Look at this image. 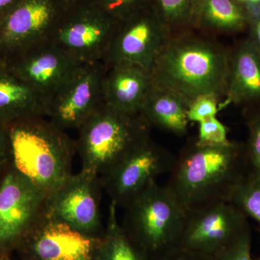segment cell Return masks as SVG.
<instances>
[{"label": "cell", "instance_id": "cell-31", "mask_svg": "<svg viewBox=\"0 0 260 260\" xmlns=\"http://www.w3.org/2000/svg\"><path fill=\"white\" fill-rule=\"evenodd\" d=\"M248 29L249 37L247 39L260 54V15L251 18Z\"/></svg>", "mask_w": 260, "mask_h": 260}, {"label": "cell", "instance_id": "cell-3", "mask_svg": "<svg viewBox=\"0 0 260 260\" xmlns=\"http://www.w3.org/2000/svg\"><path fill=\"white\" fill-rule=\"evenodd\" d=\"M43 116L27 118L8 125L13 164L48 195L73 175L76 142Z\"/></svg>", "mask_w": 260, "mask_h": 260}, {"label": "cell", "instance_id": "cell-28", "mask_svg": "<svg viewBox=\"0 0 260 260\" xmlns=\"http://www.w3.org/2000/svg\"><path fill=\"white\" fill-rule=\"evenodd\" d=\"M251 246V234L249 227L234 242L212 257V260H252Z\"/></svg>", "mask_w": 260, "mask_h": 260}, {"label": "cell", "instance_id": "cell-22", "mask_svg": "<svg viewBox=\"0 0 260 260\" xmlns=\"http://www.w3.org/2000/svg\"><path fill=\"white\" fill-rule=\"evenodd\" d=\"M229 202L246 217L260 223V175L247 173L233 191Z\"/></svg>", "mask_w": 260, "mask_h": 260}, {"label": "cell", "instance_id": "cell-9", "mask_svg": "<svg viewBox=\"0 0 260 260\" xmlns=\"http://www.w3.org/2000/svg\"><path fill=\"white\" fill-rule=\"evenodd\" d=\"M102 62L80 64L56 90L47 106V118L66 132L79 129L104 104Z\"/></svg>", "mask_w": 260, "mask_h": 260}, {"label": "cell", "instance_id": "cell-2", "mask_svg": "<svg viewBox=\"0 0 260 260\" xmlns=\"http://www.w3.org/2000/svg\"><path fill=\"white\" fill-rule=\"evenodd\" d=\"M248 173L244 144L221 146L188 143L176 156L167 188L187 213L218 202H229Z\"/></svg>", "mask_w": 260, "mask_h": 260}, {"label": "cell", "instance_id": "cell-38", "mask_svg": "<svg viewBox=\"0 0 260 260\" xmlns=\"http://www.w3.org/2000/svg\"><path fill=\"white\" fill-rule=\"evenodd\" d=\"M257 260H260V258H259V259H257Z\"/></svg>", "mask_w": 260, "mask_h": 260}, {"label": "cell", "instance_id": "cell-19", "mask_svg": "<svg viewBox=\"0 0 260 260\" xmlns=\"http://www.w3.org/2000/svg\"><path fill=\"white\" fill-rule=\"evenodd\" d=\"M251 16L236 0H194L189 28L200 32L236 34L249 28Z\"/></svg>", "mask_w": 260, "mask_h": 260}, {"label": "cell", "instance_id": "cell-12", "mask_svg": "<svg viewBox=\"0 0 260 260\" xmlns=\"http://www.w3.org/2000/svg\"><path fill=\"white\" fill-rule=\"evenodd\" d=\"M68 5L64 0H21L0 20V58L49 40Z\"/></svg>", "mask_w": 260, "mask_h": 260}, {"label": "cell", "instance_id": "cell-17", "mask_svg": "<svg viewBox=\"0 0 260 260\" xmlns=\"http://www.w3.org/2000/svg\"><path fill=\"white\" fill-rule=\"evenodd\" d=\"M225 98L221 109L228 104L245 108L260 104V54L247 39L231 51Z\"/></svg>", "mask_w": 260, "mask_h": 260}, {"label": "cell", "instance_id": "cell-33", "mask_svg": "<svg viewBox=\"0 0 260 260\" xmlns=\"http://www.w3.org/2000/svg\"><path fill=\"white\" fill-rule=\"evenodd\" d=\"M21 0H0V20L8 14Z\"/></svg>", "mask_w": 260, "mask_h": 260}, {"label": "cell", "instance_id": "cell-37", "mask_svg": "<svg viewBox=\"0 0 260 260\" xmlns=\"http://www.w3.org/2000/svg\"><path fill=\"white\" fill-rule=\"evenodd\" d=\"M3 169H0V173H1L2 171H3Z\"/></svg>", "mask_w": 260, "mask_h": 260}, {"label": "cell", "instance_id": "cell-29", "mask_svg": "<svg viewBox=\"0 0 260 260\" xmlns=\"http://www.w3.org/2000/svg\"><path fill=\"white\" fill-rule=\"evenodd\" d=\"M13 162L11 139L8 126L0 122V169Z\"/></svg>", "mask_w": 260, "mask_h": 260}, {"label": "cell", "instance_id": "cell-26", "mask_svg": "<svg viewBox=\"0 0 260 260\" xmlns=\"http://www.w3.org/2000/svg\"><path fill=\"white\" fill-rule=\"evenodd\" d=\"M104 13L120 22L148 4L150 0H91Z\"/></svg>", "mask_w": 260, "mask_h": 260}, {"label": "cell", "instance_id": "cell-7", "mask_svg": "<svg viewBox=\"0 0 260 260\" xmlns=\"http://www.w3.org/2000/svg\"><path fill=\"white\" fill-rule=\"evenodd\" d=\"M49 196L13 166L0 173V253L10 255L47 214Z\"/></svg>", "mask_w": 260, "mask_h": 260}, {"label": "cell", "instance_id": "cell-23", "mask_svg": "<svg viewBox=\"0 0 260 260\" xmlns=\"http://www.w3.org/2000/svg\"><path fill=\"white\" fill-rule=\"evenodd\" d=\"M159 17L171 32L189 28L194 0H150Z\"/></svg>", "mask_w": 260, "mask_h": 260}, {"label": "cell", "instance_id": "cell-6", "mask_svg": "<svg viewBox=\"0 0 260 260\" xmlns=\"http://www.w3.org/2000/svg\"><path fill=\"white\" fill-rule=\"evenodd\" d=\"M119 22L91 0L67 6L49 40L80 64L104 60Z\"/></svg>", "mask_w": 260, "mask_h": 260}, {"label": "cell", "instance_id": "cell-8", "mask_svg": "<svg viewBox=\"0 0 260 260\" xmlns=\"http://www.w3.org/2000/svg\"><path fill=\"white\" fill-rule=\"evenodd\" d=\"M170 34L150 0L119 22L103 63L136 64L150 72Z\"/></svg>", "mask_w": 260, "mask_h": 260}, {"label": "cell", "instance_id": "cell-18", "mask_svg": "<svg viewBox=\"0 0 260 260\" xmlns=\"http://www.w3.org/2000/svg\"><path fill=\"white\" fill-rule=\"evenodd\" d=\"M34 116L47 117L45 104L0 59V122L8 126Z\"/></svg>", "mask_w": 260, "mask_h": 260}, {"label": "cell", "instance_id": "cell-25", "mask_svg": "<svg viewBox=\"0 0 260 260\" xmlns=\"http://www.w3.org/2000/svg\"><path fill=\"white\" fill-rule=\"evenodd\" d=\"M196 142L206 146H221L232 141L228 138L226 126L215 116L199 123V134Z\"/></svg>", "mask_w": 260, "mask_h": 260}, {"label": "cell", "instance_id": "cell-14", "mask_svg": "<svg viewBox=\"0 0 260 260\" xmlns=\"http://www.w3.org/2000/svg\"><path fill=\"white\" fill-rule=\"evenodd\" d=\"M102 237L87 235L47 214L15 251L21 260H97Z\"/></svg>", "mask_w": 260, "mask_h": 260}, {"label": "cell", "instance_id": "cell-35", "mask_svg": "<svg viewBox=\"0 0 260 260\" xmlns=\"http://www.w3.org/2000/svg\"><path fill=\"white\" fill-rule=\"evenodd\" d=\"M68 4H70V3H75V2L78 1V0H64Z\"/></svg>", "mask_w": 260, "mask_h": 260}, {"label": "cell", "instance_id": "cell-1", "mask_svg": "<svg viewBox=\"0 0 260 260\" xmlns=\"http://www.w3.org/2000/svg\"><path fill=\"white\" fill-rule=\"evenodd\" d=\"M230 53L194 29L171 32L150 68L152 83L177 93L189 105L200 95L220 99L226 95Z\"/></svg>", "mask_w": 260, "mask_h": 260}, {"label": "cell", "instance_id": "cell-20", "mask_svg": "<svg viewBox=\"0 0 260 260\" xmlns=\"http://www.w3.org/2000/svg\"><path fill=\"white\" fill-rule=\"evenodd\" d=\"M188 107L177 93L152 84L140 115L149 126L181 137L187 133Z\"/></svg>", "mask_w": 260, "mask_h": 260}, {"label": "cell", "instance_id": "cell-24", "mask_svg": "<svg viewBox=\"0 0 260 260\" xmlns=\"http://www.w3.org/2000/svg\"><path fill=\"white\" fill-rule=\"evenodd\" d=\"M248 127L245 148L248 173L260 175V104L244 108Z\"/></svg>", "mask_w": 260, "mask_h": 260}, {"label": "cell", "instance_id": "cell-21", "mask_svg": "<svg viewBox=\"0 0 260 260\" xmlns=\"http://www.w3.org/2000/svg\"><path fill=\"white\" fill-rule=\"evenodd\" d=\"M115 203L111 201L97 260H150L119 223Z\"/></svg>", "mask_w": 260, "mask_h": 260}, {"label": "cell", "instance_id": "cell-30", "mask_svg": "<svg viewBox=\"0 0 260 260\" xmlns=\"http://www.w3.org/2000/svg\"><path fill=\"white\" fill-rule=\"evenodd\" d=\"M158 260H212V258L176 246Z\"/></svg>", "mask_w": 260, "mask_h": 260}, {"label": "cell", "instance_id": "cell-10", "mask_svg": "<svg viewBox=\"0 0 260 260\" xmlns=\"http://www.w3.org/2000/svg\"><path fill=\"white\" fill-rule=\"evenodd\" d=\"M175 160V155L149 138L100 176L103 188L116 206L124 208L158 176L171 172Z\"/></svg>", "mask_w": 260, "mask_h": 260}, {"label": "cell", "instance_id": "cell-36", "mask_svg": "<svg viewBox=\"0 0 260 260\" xmlns=\"http://www.w3.org/2000/svg\"><path fill=\"white\" fill-rule=\"evenodd\" d=\"M5 260H11V259H10V256H8V257L7 258V259Z\"/></svg>", "mask_w": 260, "mask_h": 260}, {"label": "cell", "instance_id": "cell-5", "mask_svg": "<svg viewBox=\"0 0 260 260\" xmlns=\"http://www.w3.org/2000/svg\"><path fill=\"white\" fill-rule=\"evenodd\" d=\"M124 208L121 225L149 259L178 246L186 212L167 186L152 181Z\"/></svg>", "mask_w": 260, "mask_h": 260}, {"label": "cell", "instance_id": "cell-4", "mask_svg": "<svg viewBox=\"0 0 260 260\" xmlns=\"http://www.w3.org/2000/svg\"><path fill=\"white\" fill-rule=\"evenodd\" d=\"M78 132L75 142L82 169L99 176L150 138V126L140 114L118 112L104 104Z\"/></svg>", "mask_w": 260, "mask_h": 260}, {"label": "cell", "instance_id": "cell-32", "mask_svg": "<svg viewBox=\"0 0 260 260\" xmlns=\"http://www.w3.org/2000/svg\"><path fill=\"white\" fill-rule=\"evenodd\" d=\"M250 15L251 18L260 15V0H236Z\"/></svg>", "mask_w": 260, "mask_h": 260}, {"label": "cell", "instance_id": "cell-13", "mask_svg": "<svg viewBox=\"0 0 260 260\" xmlns=\"http://www.w3.org/2000/svg\"><path fill=\"white\" fill-rule=\"evenodd\" d=\"M103 189L100 176L81 169L49 197L47 214L83 234L102 237Z\"/></svg>", "mask_w": 260, "mask_h": 260}, {"label": "cell", "instance_id": "cell-27", "mask_svg": "<svg viewBox=\"0 0 260 260\" xmlns=\"http://www.w3.org/2000/svg\"><path fill=\"white\" fill-rule=\"evenodd\" d=\"M220 99L213 95H200L189 104L187 110L189 121L200 123L215 117L220 108L218 107Z\"/></svg>", "mask_w": 260, "mask_h": 260}, {"label": "cell", "instance_id": "cell-11", "mask_svg": "<svg viewBox=\"0 0 260 260\" xmlns=\"http://www.w3.org/2000/svg\"><path fill=\"white\" fill-rule=\"evenodd\" d=\"M249 227L237 207L218 202L186 213L178 246L212 258Z\"/></svg>", "mask_w": 260, "mask_h": 260}, {"label": "cell", "instance_id": "cell-34", "mask_svg": "<svg viewBox=\"0 0 260 260\" xmlns=\"http://www.w3.org/2000/svg\"><path fill=\"white\" fill-rule=\"evenodd\" d=\"M8 256H10V255H6V254H3L0 253V260H5Z\"/></svg>", "mask_w": 260, "mask_h": 260}, {"label": "cell", "instance_id": "cell-15", "mask_svg": "<svg viewBox=\"0 0 260 260\" xmlns=\"http://www.w3.org/2000/svg\"><path fill=\"white\" fill-rule=\"evenodd\" d=\"M2 59L39 95L46 110L51 98L80 64L50 40Z\"/></svg>", "mask_w": 260, "mask_h": 260}, {"label": "cell", "instance_id": "cell-16", "mask_svg": "<svg viewBox=\"0 0 260 260\" xmlns=\"http://www.w3.org/2000/svg\"><path fill=\"white\" fill-rule=\"evenodd\" d=\"M104 83V104L125 114H140L152 86L150 72L133 64L107 68Z\"/></svg>", "mask_w": 260, "mask_h": 260}]
</instances>
